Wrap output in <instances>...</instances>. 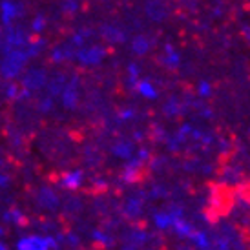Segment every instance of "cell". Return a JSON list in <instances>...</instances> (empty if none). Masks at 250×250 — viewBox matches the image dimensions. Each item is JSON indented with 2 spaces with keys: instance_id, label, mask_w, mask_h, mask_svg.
Here are the masks:
<instances>
[{
  "instance_id": "cell-1",
  "label": "cell",
  "mask_w": 250,
  "mask_h": 250,
  "mask_svg": "<svg viewBox=\"0 0 250 250\" xmlns=\"http://www.w3.org/2000/svg\"><path fill=\"white\" fill-rule=\"evenodd\" d=\"M152 159V153L148 148H137L135 153L128 161H125L123 165V170H121V183L123 185H128V187H133L137 185L145 172L148 170V163Z\"/></svg>"
},
{
  "instance_id": "cell-2",
  "label": "cell",
  "mask_w": 250,
  "mask_h": 250,
  "mask_svg": "<svg viewBox=\"0 0 250 250\" xmlns=\"http://www.w3.org/2000/svg\"><path fill=\"white\" fill-rule=\"evenodd\" d=\"M29 62L28 53L24 51V48H17L4 53L2 61H0V75L6 81H17L22 75V71L26 70V66Z\"/></svg>"
},
{
  "instance_id": "cell-3",
  "label": "cell",
  "mask_w": 250,
  "mask_h": 250,
  "mask_svg": "<svg viewBox=\"0 0 250 250\" xmlns=\"http://www.w3.org/2000/svg\"><path fill=\"white\" fill-rule=\"evenodd\" d=\"M185 210L177 207V205H172V207H163V208L153 210L152 215H150V223H152V229L157 232V234H163V236H170L172 234V229H174V223L177 219V215Z\"/></svg>"
},
{
  "instance_id": "cell-4",
  "label": "cell",
  "mask_w": 250,
  "mask_h": 250,
  "mask_svg": "<svg viewBox=\"0 0 250 250\" xmlns=\"http://www.w3.org/2000/svg\"><path fill=\"white\" fill-rule=\"evenodd\" d=\"M108 55V49L101 44H91V46H81L75 49V59L77 62L81 64L83 68H95L99 64H103V61Z\"/></svg>"
},
{
  "instance_id": "cell-5",
  "label": "cell",
  "mask_w": 250,
  "mask_h": 250,
  "mask_svg": "<svg viewBox=\"0 0 250 250\" xmlns=\"http://www.w3.org/2000/svg\"><path fill=\"white\" fill-rule=\"evenodd\" d=\"M29 41V35L21 28V26H9L4 28V31L0 29V53L4 55L7 51L17 48H24Z\"/></svg>"
},
{
  "instance_id": "cell-6",
  "label": "cell",
  "mask_w": 250,
  "mask_h": 250,
  "mask_svg": "<svg viewBox=\"0 0 250 250\" xmlns=\"http://www.w3.org/2000/svg\"><path fill=\"white\" fill-rule=\"evenodd\" d=\"M15 247H17V250H51V249H57L59 243H57V237L53 236H39V234H33V236L21 237Z\"/></svg>"
},
{
  "instance_id": "cell-7",
  "label": "cell",
  "mask_w": 250,
  "mask_h": 250,
  "mask_svg": "<svg viewBox=\"0 0 250 250\" xmlns=\"http://www.w3.org/2000/svg\"><path fill=\"white\" fill-rule=\"evenodd\" d=\"M46 83H48V73L41 66H33V68H28L26 71H22L21 86L29 90L31 93L42 90L46 86Z\"/></svg>"
},
{
  "instance_id": "cell-8",
  "label": "cell",
  "mask_w": 250,
  "mask_h": 250,
  "mask_svg": "<svg viewBox=\"0 0 250 250\" xmlns=\"http://www.w3.org/2000/svg\"><path fill=\"white\" fill-rule=\"evenodd\" d=\"M22 13H24V6H22L21 2L2 0L0 2V24H2V28L13 26V22L17 19H21Z\"/></svg>"
},
{
  "instance_id": "cell-9",
  "label": "cell",
  "mask_w": 250,
  "mask_h": 250,
  "mask_svg": "<svg viewBox=\"0 0 250 250\" xmlns=\"http://www.w3.org/2000/svg\"><path fill=\"white\" fill-rule=\"evenodd\" d=\"M146 203H145V194L143 192H133L132 195L126 197L125 205H123V214L125 217L132 219V221H137L141 215L145 214Z\"/></svg>"
},
{
  "instance_id": "cell-10",
  "label": "cell",
  "mask_w": 250,
  "mask_h": 250,
  "mask_svg": "<svg viewBox=\"0 0 250 250\" xmlns=\"http://www.w3.org/2000/svg\"><path fill=\"white\" fill-rule=\"evenodd\" d=\"M137 95H139L143 101L146 103H155V101H159L161 97V91H159V86L153 83L152 79H148V77H139V81L133 84L132 88Z\"/></svg>"
},
{
  "instance_id": "cell-11",
  "label": "cell",
  "mask_w": 250,
  "mask_h": 250,
  "mask_svg": "<svg viewBox=\"0 0 250 250\" xmlns=\"http://www.w3.org/2000/svg\"><path fill=\"white\" fill-rule=\"evenodd\" d=\"M159 64L168 71L179 70V66L183 64V55H181V51L175 48L172 42H167V44L161 48Z\"/></svg>"
},
{
  "instance_id": "cell-12",
  "label": "cell",
  "mask_w": 250,
  "mask_h": 250,
  "mask_svg": "<svg viewBox=\"0 0 250 250\" xmlns=\"http://www.w3.org/2000/svg\"><path fill=\"white\" fill-rule=\"evenodd\" d=\"M84 183H86V174H84V170H79V168L66 170V172H62L61 177H59L61 188L70 190V192H75L79 188H83Z\"/></svg>"
},
{
  "instance_id": "cell-13",
  "label": "cell",
  "mask_w": 250,
  "mask_h": 250,
  "mask_svg": "<svg viewBox=\"0 0 250 250\" xmlns=\"http://www.w3.org/2000/svg\"><path fill=\"white\" fill-rule=\"evenodd\" d=\"M187 243L192 247V249L197 250H208L214 249V237L207 229H203L199 225H195V229L192 230V234L188 236Z\"/></svg>"
},
{
  "instance_id": "cell-14",
  "label": "cell",
  "mask_w": 250,
  "mask_h": 250,
  "mask_svg": "<svg viewBox=\"0 0 250 250\" xmlns=\"http://www.w3.org/2000/svg\"><path fill=\"white\" fill-rule=\"evenodd\" d=\"M61 103L66 110H75L79 104V75L66 81L62 91H61Z\"/></svg>"
},
{
  "instance_id": "cell-15",
  "label": "cell",
  "mask_w": 250,
  "mask_h": 250,
  "mask_svg": "<svg viewBox=\"0 0 250 250\" xmlns=\"http://www.w3.org/2000/svg\"><path fill=\"white\" fill-rule=\"evenodd\" d=\"M135 150H137L135 143H133L132 139H126V137H121V139L113 141L110 146L111 155H113L115 159L123 161V163L130 159L133 153H135Z\"/></svg>"
},
{
  "instance_id": "cell-16",
  "label": "cell",
  "mask_w": 250,
  "mask_h": 250,
  "mask_svg": "<svg viewBox=\"0 0 250 250\" xmlns=\"http://www.w3.org/2000/svg\"><path fill=\"white\" fill-rule=\"evenodd\" d=\"M194 229H195V223L192 221L185 212H181V214L177 215V219H175L174 229H172V234H170V236H174L175 239H179V241H185V243H187L188 236L192 234V230Z\"/></svg>"
},
{
  "instance_id": "cell-17",
  "label": "cell",
  "mask_w": 250,
  "mask_h": 250,
  "mask_svg": "<svg viewBox=\"0 0 250 250\" xmlns=\"http://www.w3.org/2000/svg\"><path fill=\"white\" fill-rule=\"evenodd\" d=\"M37 205H39L42 210L53 212V210L59 208L61 197H59V194H57L51 187H42L41 190H39V194H37Z\"/></svg>"
},
{
  "instance_id": "cell-18",
  "label": "cell",
  "mask_w": 250,
  "mask_h": 250,
  "mask_svg": "<svg viewBox=\"0 0 250 250\" xmlns=\"http://www.w3.org/2000/svg\"><path fill=\"white\" fill-rule=\"evenodd\" d=\"M130 49L135 57H146L152 53L153 49V41L150 35H145V33H137V35L132 37L130 41Z\"/></svg>"
},
{
  "instance_id": "cell-19",
  "label": "cell",
  "mask_w": 250,
  "mask_h": 250,
  "mask_svg": "<svg viewBox=\"0 0 250 250\" xmlns=\"http://www.w3.org/2000/svg\"><path fill=\"white\" fill-rule=\"evenodd\" d=\"M148 239H150V232L145 227H132L130 232L126 234V247L141 249V247H145Z\"/></svg>"
},
{
  "instance_id": "cell-20",
  "label": "cell",
  "mask_w": 250,
  "mask_h": 250,
  "mask_svg": "<svg viewBox=\"0 0 250 250\" xmlns=\"http://www.w3.org/2000/svg\"><path fill=\"white\" fill-rule=\"evenodd\" d=\"M101 37L110 44H123L126 41V33L115 24H104L101 26Z\"/></svg>"
},
{
  "instance_id": "cell-21",
  "label": "cell",
  "mask_w": 250,
  "mask_h": 250,
  "mask_svg": "<svg viewBox=\"0 0 250 250\" xmlns=\"http://www.w3.org/2000/svg\"><path fill=\"white\" fill-rule=\"evenodd\" d=\"M73 57H75V48L71 44H61V46L51 49V62L53 64L68 62Z\"/></svg>"
},
{
  "instance_id": "cell-22",
  "label": "cell",
  "mask_w": 250,
  "mask_h": 250,
  "mask_svg": "<svg viewBox=\"0 0 250 250\" xmlns=\"http://www.w3.org/2000/svg\"><path fill=\"white\" fill-rule=\"evenodd\" d=\"M66 75L64 73H55V75L48 79V83H46V90H48V95L51 97H57V95H61V91H62L64 84H66Z\"/></svg>"
},
{
  "instance_id": "cell-23",
  "label": "cell",
  "mask_w": 250,
  "mask_h": 250,
  "mask_svg": "<svg viewBox=\"0 0 250 250\" xmlns=\"http://www.w3.org/2000/svg\"><path fill=\"white\" fill-rule=\"evenodd\" d=\"M46 41L44 39H39V35L33 37V39H29L28 44L24 46V51L28 53L29 59H35V57H39L41 53H44V49H46Z\"/></svg>"
},
{
  "instance_id": "cell-24",
  "label": "cell",
  "mask_w": 250,
  "mask_h": 250,
  "mask_svg": "<svg viewBox=\"0 0 250 250\" xmlns=\"http://www.w3.org/2000/svg\"><path fill=\"white\" fill-rule=\"evenodd\" d=\"M2 219H4L7 225H15V227H24V225H28V217H26V214H22L19 208L6 210L4 215H2Z\"/></svg>"
},
{
  "instance_id": "cell-25",
  "label": "cell",
  "mask_w": 250,
  "mask_h": 250,
  "mask_svg": "<svg viewBox=\"0 0 250 250\" xmlns=\"http://www.w3.org/2000/svg\"><path fill=\"white\" fill-rule=\"evenodd\" d=\"M195 93H197V97L203 99V101H208V99L214 95V84L210 83L208 79H201L199 83L195 84Z\"/></svg>"
},
{
  "instance_id": "cell-26",
  "label": "cell",
  "mask_w": 250,
  "mask_h": 250,
  "mask_svg": "<svg viewBox=\"0 0 250 250\" xmlns=\"http://www.w3.org/2000/svg\"><path fill=\"white\" fill-rule=\"evenodd\" d=\"M141 77V68L137 62H130L126 66V83H128V88H133V84L139 81Z\"/></svg>"
},
{
  "instance_id": "cell-27",
  "label": "cell",
  "mask_w": 250,
  "mask_h": 250,
  "mask_svg": "<svg viewBox=\"0 0 250 250\" xmlns=\"http://www.w3.org/2000/svg\"><path fill=\"white\" fill-rule=\"evenodd\" d=\"M91 239H93V243L103 245V247H110V245L113 243V237H111L110 234L103 229L93 230V232H91Z\"/></svg>"
},
{
  "instance_id": "cell-28",
  "label": "cell",
  "mask_w": 250,
  "mask_h": 250,
  "mask_svg": "<svg viewBox=\"0 0 250 250\" xmlns=\"http://www.w3.org/2000/svg\"><path fill=\"white\" fill-rule=\"evenodd\" d=\"M93 35V31L91 29H81V31H77V33H73L70 39V44L73 46V48H81V46H84L86 44V39L88 37Z\"/></svg>"
},
{
  "instance_id": "cell-29",
  "label": "cell",
  "mask_w": 250,
  "mask_h": 250,
  "mask_svg": "<svg viewBox=\"0 0 250 250\" xmlns=\"http://www.w3.org/2000/svg\"><path fill=\"white\" fill-rule=\"evenodd\" d=\"M135 117H137V111H135V108H132V106L121 108V110L117 111V121H121V123H132Z\"/></svg>"
},
{
  "instance_id": "cell-30",
  "label": "cell",
  "mask_w": 250,
  "mask_h": 250,
  "mask_svg": "<svg viewBox=\"0 0 250 250\" xmlns=\"http://www.w3.org/2000/svg\"><path fill=\"white\" fill-rule=\"evenodd\" d=\"M29 29H31V33L33 35H41L42 31L46 29V19H44V15H37L35 19L31 21V24H29Z\"/></svg>"
},
{
  "instance_id": "cell-31",
  "label": "cell",
  "mask_w": 250,
  "mask_h": 250,
  "mask_svg": "<svg viewBox=\"0 0 250 250\" xmlns=\"http://www.w3.org/2000/svg\"><path fill=\"white\" fill-rule=\"evenodd\" d=\"M21 90H22L21 84L15 83V81H9V83L6 84V97L9 99V101H17V99L21 97Z\"/></svg>"
},
{
  "instance_id": "cell-32",
  "label": "cell",
  "mask_w": 250,
  "mask_h": 250,
  "mask_svg": "<svg viewBox=\"0 0 250 250\" xmlns=\"http://www.w3.org/2000/svg\"><path fill=\"white\" fill-rule=\"evenodd\" d=\"M53 106H55V101L51 95H46V97H42L39 101V104H37V110L39 113H49V111H53Z\"/></svg>"
},
{
  "instance_id": "cell-33",
  "label": "cell",
  "mask_w": 250,
  "mask_h": 250,
  "mask_svg": "<svg viewBox=\"0 0 250 250\" xmlns=\"http://www.w3.org/2000/svg\"><path fill=\"white\" fill-rule=\"evenodd\" d=\"M62 11L66 15H73L81 9V0H62Z\"/></svg>"
},
{
  "instance_id": "cell-34",
  "label": "cell",
  "mask_w": 250,
  "mask_h": 250,
  "mask_svg": "<svg viewBox=\"0 0 250 250\" xmlns=\"http://www.w3.org/2000/svg\"><path fill=\"white\" fill-rule=\"evenodd\" d=\"M9 185H11V177L6 172L0 170V192H4L6 188H9Z\"/></svg>"
},
{
  "instance_id": "cell-35",
  "label": "cell",
  "mask_w": 250,
  "mask_h": 250,
  "mask_svg": "<svg viewBox=\"0 0 250 250\" xmlns=\"http://www.w3.org/2000/svg\"><path fill=\"white\" fill-rule=\"evenodd\" d=\"M241 35H243L245 42L250 46V24H245L243 28H241Z\"/></svg>"
},
{
  "instance_id": "cell-36",
  "label": "cell",
  "mask_w": 250,
  "mask_h": 250,
  "mask_svg": "<svg viewBox=\"0 0 250 250\" xmlns=\"http://www.w3.org/2000/svg\"><path fill=\"white\" fill-rule=\"evenodd\" d=\"M2 165H4V157H2V153H0V170H2Z\"/></svg>"
},
{
  "instance_id": "cell-37",
  "label": "cell",
  "mask_w": 250,
  "mask_h": 250,
  "mask_svg": "<svg viewBox=\"0 0 250 250\" xmlns=\"http://www.w3.org/2000/svg\"><path fill=\"white\" fill-rule=\"evenodd\" d=\"M6 234V230H4V227H0V236H4Z\"/></svg>"
},
{
  "instance_id": "cell-38",
  "label": "cell",
  "mask_w": 250,
  "mask_h": 250,
  "mask_svg": "<svg viewBox=\"0 0 250 250\" xmlns=\"http://www.w3.org/2000/svg\"><path fill=\"white\" fill-rule=\"evenodd\" d=\"M0 250H6V245L2 243V241H0Z\"/></svg>"
}]
</instances>
